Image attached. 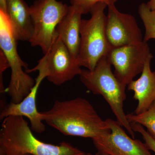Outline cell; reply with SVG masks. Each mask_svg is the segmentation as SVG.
I'll list each match as a JSON object with an SVG mask.
<instances>
[{
  "mask_svg": "<svg viewBox=\"0 0 155 155\" xmlns=\"http://www.w3.org/2000/svg\"><path fill=\"white\" fill-rule=\"evenodd\" d=\"M0 10L7 13V0H0Z\"/></svg>",
  "mask_w": 155,
  "mask_h": 155,
  "instance_id": "cell-19",
  "label": "cell"
},
{
  "mask_svg": "<svg viewBox=\"0 0 155 155\" xmlns=\"http://www.w3.org/2000/svg\"><path fill=\"white\" fill-rule=\"evenodd\" d=\"M131 128L134 132H138L142 136L145 143L149 150L155 153V139L147 131L144 129L142 125L135 123H130Z\"/></svg>",
  "mask_w": 155,
  "mask_h": 155,
  "instance_id": "cell-18",
  "label": "cell"
},
{
  "mask_svg": "<svg viewBox=\"0 0 155 155\" xmlns=\"http://www.w3.org/2000/svg\"><path fill=\"white\" fill-rule=\"evenodd\" d=\"M69 8L57 0H35L29 7L34 30L29 42L32 47L41 48L44 55L48 53L54 39L56 28Z\"/></svg>",
  "mask_w": 155,
  "mask_h": 155,
  "instance_id": "cell-6",
  "label": "cell"
},
{
  "mask_svg": "<svg viewBox=\"0 0 155 155\" xmlns=\"http://www.w3.org/2000/svg\"><path fill=\"white\" fill-rule=\"evenodd\" d=\"M23 155H31L30 154H26Z\"/></svg>",
  "mask_w": 155,
  "mask_h": 155,
  "instance_id": "cell-21",
  "label": "cell"
},
{
  "mask_svg": "<svg viewBox=\"0 0 155 155\" xmlns=\"http://www.w3.org/2000/svg\"><path fill=\"white\" fill-rule=\"evenodd\" d=\"M153 56L147 42L113 48L107 56L114 74L125 87L141 73L148 58Z\"/></svg>",
  "mask_w": 155,
  "mask_h": 155,
  "instance_id": "cell-7",
  "label": "cell"
},
{
  "mask_svg": "<svg viewBox=\"0 0 155 155\" xmlns=\"http://www.w3.org/2000/svg\"><path fill=\"white\" fill-rule=\"evenodd\" d=\"M107 7L106 34L112 47L124 46L143 41L141 31L132 15L120 12L115 5Z\"/></svg>",
  "mask_w": 155,
  "mask_h": 155,
  "instance_id": "cell-11",
  "label": "cell"
},
{
  "mask_svg": "<svg viewBox=\"0 0 155 155\" xmlns=\"http://www.w3.org/2000/svg\"><path fill=\"white\" fill-rule=\"evenodd\" d=\"M147 4L151 10L155 11V0H150Z\"/></svg>",
  "mask_w": 155,
  "mask_h": 155,
  "instance_id": "cell-20",
  "label": "cell"
},
{
  "mask_svg": "<svg viewBox=\"0 0 155 155\" xmlns=\"http://www.w3.org/2000/svg\"><path fill=\"white\" fill-rule=\"evenodd\" d=\"M17 41L8 14L0 10V49L11 69V80L6 91L11 102L15 104L20 103L29 93L35 82L23 70L28 69V65L18 54Z\"/></svg>",
  "mask_w": 155,
  "mask_h": 155,
  "instance_id": "cell-5",
  "label": "cell"
},
{
  "mask_svg": "<svg viewBox=\"0 0 155 155\" xmlns=\"http://www.w3.org/2000/svg\"><path fill=\"white\" fill-rule=\"evenodd\" d=\"M45 56L48 70L47 78L54 85L60 86L72 80L82 71L77 58L56 33L52 45Z\"/></svg>",
  "mask_w": 155,
  "mask_h": 155,
  "instance_id": "cell-10",
  "label": "cell"
},
{
  "mask_svg": "<svg viewBox=\"0 0 155 155\" xmlns=\"http://www.w3.org/2000/svg\"><path fill=\"white\" fill-rule=\"evenodd\" d=\"M107 57H103L93 70L82 69L79 75L81 82L93 94L102 96L110 106L117 121L125 127L132 138L134 132L131 128L124 110L126 98L125 89L111 70Z\"/></svg>",
  "mask_w": 155,
  "mask_h": 155,
  "instance_id": "cell-3",
  "label": "cell"
},
{
  "mask_svg": "<svg viewBox=\"0 0 155 155\" xmlns=\"http://www.w3.org/2000/svg\"><path fill=\"white\" fill-rule=\"evenodd\" d=\"M43 121L64 135L91 138L92 140L110 131L91 103L78 97L55 101L48 110L40 112Z\"/></svg>",
  "mask_w": 155,
  "mask_h": 155,
  "instance_id": "cell-1",
  "label": "cell"
},
{
  "mask_svg": "<svg viewBox=\"0 0 155 155\" xmlns=\"http://www.w3.org/2000/svg\"><path fill=\"white\" fill-rule=\"evenodd\" d=\"M106 120L110 131L92 140L96 155H153L145 143L127 135L118 121Z\"/></svg>",
  "mask_w": 155,
  "mask_h": 155,
  "instance_id": "cell-9",
  "label": "cell"
},
{
  "mask_svg": "<svg viewBox=\"0 0 155 155\" xmlns=\"http://www.w3.org/2000/svg\"><path fill=\"white\" fill-rule=\"evenodd\" d=\"M82 12L74 6H69L67 14L59 23L56 34L77 58L80 44Z\"/></svg>",
  "mask_w": 155,
  "mask_h": 155,
  "instance_id": "cell-13",
  "label": "cell"
},
{
  "mask_svg": "<svg viewBox=\"0 0 155 155\" xmlns=\"http://www.w3.org/2000/svg\"><path fill=\"white\" fill-rule=\"evenodd\" d=\"M138 13L145 28L143 41L147 42L155 39V11L151 10L147 3H142L139 6Z\"/></svg>",
  "mask_w": 155,
  "mask_h": 155,
  "instance_id": "cell-16",
  "label": "cell"
},
{
  "mask_svg": "<svg viewBox=\"0 0 155 155\" xmlns=\"http://www.w3.org/2000/svg\"><path fill=\"white\" fill-rule=\"evenodd\" d=\"M7 14L17 41L29 42L34 30L29 6L24 0H7Z\"/></svg>",
  "mask_w": 155,
  "mask_h": 155,
  "instance_id": "cell-14",
  "label": "cell"
},
{
  "mask_svg": "<svg viewBox=\"0 0 155 155\" xmlns=\"http://www.w3.org/2000/svg\"><path fill=\"white\" fill-rule=\"evenodd\" d=\"M38 71V75L35 79V84L29 93L20 103L11 102L1 110L0 119L3 120L10 116H21L28 118L30 122L31 129L38 133L45 130V126L41 119L40 112L37 108L36 97L39 87L42 81L48 75L47 64L45 56L38 61L34 68L27 69V73Z\"/></svg>",
  "mask_w": 155,
  "mask_h": 155,
  "instance_id": "cell-8",
  "label": "cell"
},
{
  "mask_svg": "<svg viewBox=\"0 0 155 155\" xmlns=\"http://www.w3.org/2000/svg\"><path fill=\"white\" fill-rule=\"evenodd\" d=\"M24 117L10 116L3 120L0 130V155H92L62 142L50 144L36 138Z\"/></svg>",
  "mask_w": 155,
  "mask_h": 155,
  "instance_id": "cell-2",
  "label": "cell"
},
{
  "mask_svg": "<svg viewBox=\"0 0 155 155\" xmlns=\"http://www.w3.org/2000/svg\"><path fill=\"white\" fill-rule=\"evenodd\" d=\"M152 58L150 56L147 60L140 77L127 85L128 90L134 93V99L138 101L136 114L147 110L155 101V71L153 72L150 67Z\"/></svg>",
  "mask_w": 155,
  "mask_h": 155,
  "instance_id": "cell-12",
  "label": "cell"
},
{
  "mask_svg": "<svg viewBox=\"0 0 155 155\" xmlns=\"http://www.w3.org/2000/svg\"><path fill=\"white\" fill-rule=\"evenodd\" d=\"M71 5L76 7L83 14L90 13L94 6L99 3H103L108 6L115 5L118 0H69Z\"/></svg>",
  "mask_w": 155,
  "mask_h": 155,
  "instance_id": "cell-17",
  "label": "cell"
},
{
  "mask_svg": "<svg viewBox=\"0 0 155 155\" xmlns=\"http://www.w3.org/2000/svg\"><path fill=\"white\" fill-rule=\"evenodd\" d=\"M107 4L99 3L93 7L89 19H82L81 24L80 44L77 59L81 67L93 70L98 61L107 56L113 48L106 30Z\"/></svg>",
  "mask_w": 155,
  "mask_h": 155,
  "instance_id": "cell-4",
  "label": "cell"
},
{
  "mask_svg": "<svg viewBox=\"0 0 155 155\" xmlns=\"http://www.w3.org/2000/svg\"><path fill=\"white\" fill-rule=\"evenodd\" d=\"M126 117L129 123H135L144 126L155 139V101L147 110L140 114H129Z\"/></svg>",
  "mask_w": 155,
  "mask_h": 155,
  "instance_id": "cell-15",
  "label": "cell"
}]
</instances>
